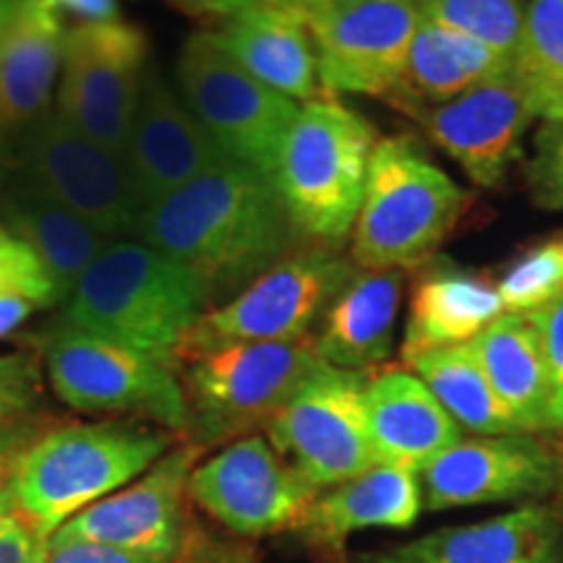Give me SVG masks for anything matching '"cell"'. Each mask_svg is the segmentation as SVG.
<instances>
[{
	"mask_svg": "<svg viewBox=\"0 0 563 563\" xmlns=\"http://www.w3.org/2000/svg\"><path fill=\"white\" fill-rule=\"evenodd\" d=\"M509 313H532L563 292V258L553 241L527 251L496 285Z\"/></svg>",
	"mask_w": 563,
	"mask_h": 563,
	"instance_id": "cell-32",
	"label": "cell"
},
{
	"mask_svg": "<svg viewBox=\"0 0 563 563\" xmlns=\"http://www.w3.org/2000/svg\"><path fill=\"white\" fill-rule=\"evenodd\" d=\"M133 238L191 272L214 308L302 249L306 235L272 178L228 162L141 211Z\"/></svg>",
	"mask_w": 563,
	"mask_h": 563,
	"instance_id": "cell-1",
	"label": "cell"
},
{
	"mask_svg": "<svg viewBox=\"0 0 563 563\" xmlns=\"http://www.w3.org/2000/svg\"><path fill=\"white\" fill-rule=\"evenodd\" d=\"M376 129L332 100L300 104L282 141L274 186L306 238L336 243L361 211Z\"/></svg>",
	"mask_w": 563,
	"mask_h": 563,
	"instance_id": "cell-4",
	"label": "cell"
},
{
	"mask_svg": "<svg viewBox=\"0 0 563 563\" xmlns=\"http://www.w3.org/2000/svg\"><path fill=\"white\" fill-rule=\"evenodd\" d=\"M365 415L378 464L420 473L462 441V428L415 373L384 371L365 384Z\"/></svg>",
	"mask_w": 563,
	"mask_h": 563,
	"instance_id": "cell-22",
	"label": "cell"
},
{
	"mask_svg": "<svg viewBox=\"0 0 563 563\" xmlns=\"http://www.w3.org/2000/svg\"><path fill=\"white\" fill-rule=\"evenodd\" d=\"M514 74L538 115L563 123V0H530L525 9Z\"/></svg>",
	"mask_w": 563,
	"mask_h": 563,
	"instance_id": "cell-29",
	"label": "cell"
},
{
	"mask_svg": "<svg viewBox=\"0 0 563 563\" xmlns=\"http://www.w3.org/2000/svg\"><path fill=\"white\" fill-rule=\"evenodd\" d=\"M553 245H555V249H559V253H561V258H563V235L559 238V241H553Z\"/></svg>",
	"mask_w": 563,
	"mask_h": 563,
	"instance_id": "cell-46",
	"label": "cell"
},
{
	"mask_svg": "<svg viewBox=\"0 0 563 563\" xmlns=\"http://www.w3.org/2000/svg\"><path fill=\"white\" fill-rule=\"evenodd\" d=\"M534 201L545 209H563V123L540 133L538 154L527 167Z\"/></svg>",
	"mask_w": 563,
	"mask_h": 563,
	"instance_id": "cell-36",
	"label": "cell"
},
{
	"mask_svg": "<svg viewBox=\"0 0 563 563\" xmlns=\"http://www.w3.org/2000/svg\"><path fill=\"white\" fill-rule=\"evenodd\" d=\"M63 40L66 32L51 0H19L0 40V180L24 139L55 108Z\"/></svg>",
	"mask_w": 563,
	"mask_h": 563,
	"instance_id": "cell-19",
	"label": "cell"
},
{
	"mask_svg": "<svg viewBox=\"0 0 563 563\" xmlns=\"http://www.w3.org/2000/svg\"><path fill=\"white\" fill-rule=\"evenodd\" d=\"M42 357L37 352L0 355V428L37 415L42 397Z\"/></svg>",
	"mask_w": 563,
	"mask_h": 563,
	"instance_id": "cell-33",
	"label": "cell"
},
{
	"mask_svg": "<svg viewBox=\"0 0 563 563\" xmlns=\"http://www.w3.org/2000/svg\"><path fill=\"white\" fill-rule=\"evenodd\" d=\"M415 118L470 180L493 188L517 162L519 141L538 112L522 81L509 70L475 84L454 100L420 110Z\"/></svg>",
	"mask_w": 563,
	"mask_h": 563,
	"instance_id": "cell-18",
	"label": "cell"
},
{
	"mask_svg": "<svg viewBox=\"0 0 563 563\" xmlns=\"http://www.w3.org/2000/svg\"><path fill=\"white\" fill-rule=\"evenodd\" d=\"M42 365L60 402L79 412L133 415L170 433H191L186 391L170 365L102 336L55 329Z\"/></svg>",
	"mask_w": 563,
	"mask_h": 563,
	"instance_id": "cell-8",
	"label": "cell"
},
{
	"mask_svg": "<svg viewBox=\"0 0 563 563\" xmlns=\"http://www.w3.org/2000/svg\"><path fill=\"white\" fill-rule=\"evenodd\" d=\"M420 21L415 0H342L308 13L321 87L334 95L389 97Z\"/></svg>",
	"mask_w": 563,
	"mask_h": 563,
	"instance_id": "cell-14",
	"label": "cell"
},
{
	"mask_svg": "<svg viewBox=\"0 0 563 563\" xmlns=\"http://www.w3.org/2000/svg\"><path fill=\"white\" fill-rule=\"evenodd\" d=\"M428 511L540 498L563 483V462L527 433L462 439L420 470Z\"/></svg>",
	"mask_w": 563,
	"mask_h": 563,
	"instance_id": "cell-16",
	"label": "cell"
},
{
	"mask_svg": "<svg viewBox=\"0 0 563 563\" xmlns=\"http://www.w3.org/2000/svg\"><path fill=\"white\" fill-rule=\"evenodd\" d=\"M321 365L313 336L228 344L194 357L183 378L194 441L207 449L211 443L245 439L253 428L269 426Z\"/></svg>",
	"mask_w": 563,
	"mask_h": 563,
	"instance_id": "cell-6",
	"label": "cell"
},
{
	"mask_svg": "<svg viewBox=\"0 0 563 563\" xmlns=\"http://www.w3.org/2000/svg\"><path fill=\"white\" fill-rule=\"evenodd\" d=\"M368 376L323 363L274 415L269 441L313 488H332L376 467L368 415Z\"/></svg>",
	"mask_w": 563,
	"mask_h": 563,
	"instance_id": "cell-11",
	"label": "cell"
},
{
	"mask_svg": "<svg viewBox=\"0 0 563 563\" xmlns=\"http://www.w3.org/2000/svg\"><path fill=\"white\" fill-rule=\"evenodd\" d=\"M16 9H19V0H0V40H3L5 30H9Z\"/></svg>",
	"mask_w": 563,
	"mask_h": 563,
	"instance_id": "cell-44",
	"label": "cell"
},
{
	"mask_svg": "<svg viewBox=\"0 0 563 563\" xmlns=\"http://www.w3.org/2000/svg\"><path fill=\"white\" fill-rule=\"evenodd\" d=\"M45 428V418H40V412L32 415V418H24L0 428V490H3L5 483L11 481L21 454L30 449V443L37 439Z\"/></svg>",
	"mask_w": 563,
	"mask_h": 563,
	"instance_id": "cell-39",
	"label": "cell"
},
{
	"mask_svg": "<svg viewBox=\"0 0 563 563\" xmlns=\"http://www.w3.org/2000/svg\"><path fill=\"white\" fill-rule=\"evenodd\" d=\"M55 9L79 13L84 21H108L118 19L115 0H51Z\"/></svg>",
	"mask_w": 563,
	"mask_h": 563,
	"instance_id": "cell-42",
	"label": "cell"
},
{
	"mask_svg": "<svg viewBox=\"0 0 563 563\" xmlns=\"http://www.w3.org/2000/svg\"><path fill=\"white\" fill-rule=\"evenodd\" d=\"M60 329L125 344L178 371L183 336L207 311L199 279L141 241H112L63 302Z\"/></svg>",
	"mask_w": 563,
	"mask_h": 563,
	"instance_id": "cell-3",
	"label": "cell"
},
{
	"mask_svg": "<svg viewBox=\"0 0 563 563\" xmlns=\"http://www.w3.org/2000/svg\"><path fill=\"white\" fill-rule=\"evenodd\" d=\"M175 446V433L144 420L45 428L13 470L5 493L40 540L70 517L144 475Z\"/></svg>",
	"mask_w": 563,
	"mask_h": 563,
	"instance_id": "cell-2",
	"label": "cell"
},
{
	"mask_svg": "<svg viewBox=\"0 0 563 563\" xmlns=\"http://www.w3.org/2000/svg\"><path fill=\"white\" fill-rule=\"evenodd\" d=\"M504 311L498 290L488 279L435 269L422 277L412 292L402 357L410 361L420 352L473 342Z\"/></svg>",
	"mask_w": 563,
	"mask_h": 563,
	"instance_id": "cell-27",
	"label": "cell"
},
{
	"mask_svg": "<svg viewBox=\"0 0 563 563\" xmlns=\"http://www.w3.org/2000/svg\"><path fill=\"white\" fill-rule=\"evenodd\" d=\"M201 452L196 441L175 443L144 475L70 517L53 538L91 540L129 553L178 561L188 538V477Z\"/></svg>",
	"mask_w": 563,
	"mask_h": 563,
	"instance_id": "cell-15",
	"label": "cell"
},
{
	"mask_svg": "<svg viewBox=\"0 0 563 563\" xmlns=\"http://www.w3.org/2000/svg\"><path fill=\"white\" fill-rule=\"evenodd\" d=\"M422 511L420 477L412 470L376 464L329 490H319L298 532L313 548L342 553L350 534L363 530H407Z\"/></svg>",
	"mask_w": 563,
	"mask_h": 563,
	"instance_id": "cell-23",
	"label": "cell"
},
{
	"mask_svg": "<svg viewBox=\"0 0 563 563\" xmlns=\"http://www.w3.org/2000/svg\"><path fill=\"white\" fill-rule=\"evenodd\" d=\"M42 540L21 517L5 488L0 490V563H40Z\"/></svg>",
	"mask_w": 563,
	"mask_h": 563,
	"instance_id": "cell-38",
	"label": "cell"
},
{
	"mask_svg": "<svg viewBox=\"0 0 563 563\" xmlns=\"http://www.w3.org/2000/svg\"><path fill=\"white\" fill-rule=\"evenodd\" d=\"M5 238H11V235H9V230H5V228H3V222H0V243H3V241H5Z\"/></svg>",
	"mask_w": 563,
	"mask_h": 563,
	"instance_id": "cell-45",
	"label": "cell"
},
{
	"mask_svg": "<svg viewBox=\"0 0 563 563\" xmlns=\"http://www.w3.org/2000/svg\"><path fill=\"white\" fill-rule=\"evenodd\" d=\"M211 40L238 66L295 102L319 95V63L306 13L285 5L253 3L222 19Z\"/></svg>",
	"mask_w": 563,
	"mask_h": 563,
	"instance_id": "cell-21",
	"label": "cell"
},
{
	"mask_svg": "<svg viewBox=\"0 0 563 563\" xmlns=\"http://www.w3.org/2000/svg\"><path fill=\"white\" fill-rule=\"evenodd\" d=\"M5 178H19L108 238H131L139 203L123 154L104 150L53 112L34 129Z\"/></svg>",
	"mask_w": 563,
	"mask_h": 563,
	"instance_id": "cell-12",
	"label": "cell"
},
{
	"mask_svg": "<svg viewBox=\"0 0 563 563\" xmlns=\"http://www.w3.org/2000/svg\"><path fill=\"white\" fill-rule=\"evenodd\" d=\"M178 563H253V561L243 548L214 543V540L199 534V538H186V545H183Z\"/></svg>",
	"mask_w": 563,
	"mask_h": 563,
	"instance_id": "cell-40",
	"label": "cell"
},
{
	"mask_svg": "<svg viewBox=\"0 0 563 563\" xmlns=\"http://www.w3.org/2000/svg\"><path fill=\"white\" fill-rule=\"evenodd\" d=\"M467 194L407 139L378 141L371 154L352 258L361 269L426 262L454 230Z\"/></svg>",
	"mask_w": 563,
	"mask_h": 563,
	"instance_id": "cell-5",
	"label": "cell"
},
{
	"mask_svg": "<svg viewBox=\"0 0 563 563\" xmlns=\"http://www.w3.org/2000/svg\"><path fill=\"white\" fill-rule=\"evenodd\" d=\"M402 269H361L344 282L321 316L316 355L332 368L365 373L389 357L394 344Z\"/></svg>",
	"mask_w": 563,
	"mask_h": 563,
	"instance_id": "cell-24",
	"label": "cell"
},
{
	"mask_svg": "<svg viewBox=\"0 0 563 563\" xmlns=\"http://www.w3.org/2000/svg\"><path fill=\"white\" fill-rule=\"evenodd\" d=\"M258 3H272V5H285V9H295L300 13H313L327 9V5L342 3V0H258Z\"/></svg>",
	"mask_w": 563,
	"mask_h": 563,
	"instance_id": "cell-43",
	"label": "cell"
},
{
	"mask_svg": "<svg viewBox=\"0 0 563 563\" xmlns=\"http://www.w3.org/2000/svg\"><path fill=\"white\" fill-rule=\"evenodd\" d=\"M475 84L449 34L422 19L407 53L402 79L389 97H394V104L418 115L420 110L454 100Z\"/></svg>",
	"mask_w": 563,
	"mask_h": 563,
	"instance_id": "cell-30",
	"label": "cell"
},
{
	"mask_svg": "<svg viewBox=\"0 0 563 563\" xmlns=\"http://www.w3.org/2000/svg\"><path fill=\"white\" fill-rule=\"evenodd\" d=\"M123 159L139 211L230 162L178 91L154 70L141 84Z\"/></svg>",
	"mask_w": 563,
	"mask_h": 563,
	"instance_id": "cell-17",
	"label": "cell"
},
{
	"mask_svg": "<svg viewBox=\"0 0 563 563\" xmlns=\"http://www.w3.org/2000/svg\"><path fill=\"white\" fill-rule=\"evenodd\" d=\"M561 514L519 506L488 522L441 527L389 551L365 553L361 563H561Z\"/></svg>",
	"mask_w": 563,
	"mask_h": 563,
	"instance_id": "cell-20",
	"label": "cell"
},
{
	"mask_svg": "<svg viewBox=\"0 0 563 563\" xmlns=\"http://www.w3.org/2000/svg\"><path fill=\"white\" fill-rule=\"evenodd\" d=\"M415 3L426 21L467 34L504 60L514 63L525 19L522 0H415Z\"/></svg>",
	"mask_w": 563,
	"mask_h": 563,
	"instance_id": "cell-31",
	"label": "cell"
},
{
	"mask_svg": "<svg viewBox=\"0 0 563 563\" xmlns=\"http://www.w3.org/2000/svg\"><path fill=\"white\" fill-rule=\"evenodd\" d=\"M405 363L464 431L477 435L517 433L485 378L473 342L420 352Z\"/></svg>",
	"mask_w": 563,
	"mask_h": 563,
	"instance_id": "cell-28",
	"label": "cell"
},
{
	"mask_svg": "<svg viewBox=\"0 0 563 563\" xmlns=\"http://www.w3.org/2000/svg\"><path fill=\"white\" fill-rule=\"evenodd\" d=\"M40 563H178V561H162V559H152V555L129 553V551H121V548L91 543V540L51 538L45 540V545H42Z\"/></svg>",
	"mask_w": 563,
	"mask_h": 563,
	"instance_id": "cell-37",
	"label": "cell"
},
{
	"mask_svg": "<svg viewBox=\"0 0 563 563\" xmlns=\"http://www.w3.org/2000/svg\"><path fill=\"white\" fill-rule=\"evenodd\" d=\"M34 311H37L34 302L16 298V295L0 292V340L9 336L11 332H16L21 323L30 319Z\"/></svg>",
	"mask_w": 563,
	"mask_h": 563,
	"instance_id": "cell-41",
	"label": "cell"
},
{
	"mask_svg": "<svg viewBox=\"0 0 563 563\" xmlns=\"http://www.w3.org/2000/svg\"><path fill=\"white\" fill-rule=\"evenodd\" d=\"M178 81L183 102L224 157L274 180L282 141L300 104L238 66L209 32L183 45Z\"/></svg>",
	"mask_w": 563,
	"mask_h": 563,
	"instance_id": "cell-9",
	"label": "cell"
},
{
	"mask_svg": "<svg viewBox=\"0 0 563 563\" xmlns=\"http://www.w3.org/2000/svg\"><path fill=\"white\" fill-rule=\"evenodd\" d=\"M0 220L11 238L37 253L58 287L60 302L68 300L97 256L115 241L19 178L0 180Z\"/></svg>",
	"mask_w": 563,
	"mask_h": 563,
	"instance_id": "cell-25",
	"label": "cell"
},
{
	"mask_svg": "<svg viewBox=\"0 0 563 563\" xmlns=\"http://www.w3.org/2000/svg\"><path fill=\"white\" fill-rule=\"evenodd\" d=\"M0 292L16 295L34 302L37 308L58 306V287L40 262L37 253L16 238H5L0 243Z\"/></svg>",
	"mask_w": 563,
	"mask_h": 563,
	"instance_id": "cell-34",
	"label": "cell"
},
{
	"mask_svg": "<svg viewBox=\"0 0 563 563\" xmlns=\"http://www.w3.org/2000/svg\"><path fill=\"white\" fill-rule=\"evenodd\" d=\"M473 347L514 431H548V376L532 321L525 313L498 316Z\"/></svg>",
	"mask_w": 563,
	"mask_h": 563,
	"instance_id": "cell-26",
	"label": "cell"
},
{
	"mask_svg": "<svg viewBox=\"0 0 563 563\" xmlns=\"http://www.w3.org/2000/svg\"><path fill=\"white\" fill-rule=\"evenodd\" d=\"M532 321L543 350L548 376V431L563 428V292L538 311L525 313Z\"/></svg>",
	"mask_w": 563,
	"mask_h": 563,
	"instance_id": "cell-35",
	"label": "cell"
},
{
	"mask_svg": "<svg viewBox=\"0 0 563 563\" xmlns=\"http://www.w3.org/2000/svg\"><path fill=\"white\" fill-rule=\"evenodd\" d=\"M188 496L228 530L262 538L298 525L319 496V488L262 435L228 443L188 477Z\"/></svg>",
	"mask_w": 563,
	"mask_h": 563,
	"instance_id": "cell-13",
	"label": "cell"
},
{
	"mask_svg": "<svg viewBox=\"0 0 563 563\" xmlns=\"http://www.w3.org/2000/svg\"><path fill=\"white\" fill-rule=\"evenodd\" d=\"M355 269L329 245H306L253 279L222 306L207 308L183 336L178 363L228 344L295 342L321 319Z\"/></svg>",
	"mask_w": 563,
	"mask_h": 563,
	"instance_id": "cell-7",
	"label": "cell"
},
{
	"mask_svg": "<svg viewBox=\"0 0 563 563\" xmlns=\"http://www.w3.org/2000/svg\"><path fill=\"white\" fill-rule=\"evenodd\" d=\"M146 76V34L121 19L66 32L55 112L104 150L123 154Z\"/></svg>",
	"mask_w": 563,
	"mask_h": 563,
	"instance_id": "cell-10",
	"label": "cell"
}]
</instances>
